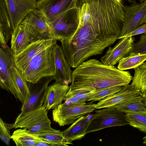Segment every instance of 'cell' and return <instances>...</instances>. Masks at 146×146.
Listing matches in <instances>:
<instances>
[{
    "label": "cell",
    "instance_id": "1",
    "mask_svg": "<svg viewBox=\"0 0 146 146\" xmlns=\"http://www.w3.org/2000/svg\"><path fill=\"white\" fill-rule=\"evenodd\" d=\"M118 37L107 36L85 23L79 24L72 36L61 41V46L67 62L71 67L76 68L89 58L102 54Z\"/></svg>",
    "mask_w": 146,
    "mask_h": 146
},
{
    "label": "cell",
    "instance_id": "2",
    "mask_svg": "<svg viewBox=\"0 0 146 146\" xmlns=\"http://www.w3.org/2000/svg\"><path fill=\"white\" fill-rule=\"evenodd\" d=\"M79 24L88 23L108 36H119L124 21V6L115 0H81Z\"/></svg>",
    "mask_w": 146,
    "mask_h": 146
},
{
    "label": "cell",
    "instance_id": "3",
    "mask_svg": "<svg viewBox=\"0 0 146 146\" xmlns=\"http://www.w3.org/2000/svg\"><path fill=\"white\" fill-rule=\"evenodd\" d=\"M132 78L129 71L106 65L96 59H91L83 62L72 71L69 90L124 86L129 84Z\"/></svg>",
    "mask_w": 146,
    "mask_h": 146
},
{
    "label": "cell",
    "instance_id": "4",
    "mask_svg": "<svg viewBox=\"0 0 146 146\" xmlns=\"http://www.w3.org/2000/svg\"><path fill=\"white\" fill-rule=\"evenodd\" d=\"M55 44L36 55L21 70L27 82L35 83L43 78L54 76L55 66L53 48Z\"/></svg>",
    "mask_w": 146,
    "mask_h": 146
},
{
    "label": "cell",
    "instance_id": "5",
    "mask_svg": "<svg viewBox=\"0 0 146 146\" xmlns=\"http://www.w3.org/2000/svg\"><path fill=\"white\" fill-rule=\"evenodd\" d=\"M128 125L125 113L114 107L104 108L96 111L92 115L86 132L87 134L109 127Z\"/></svg>",
    "mask_w": 146,
    "mask_h": 146
},
{
    "label": "cell",
    "instance_id": "6",
    "mask_svg": "<svg viewBox=\"0 0 146 146\" xmlns=\"http://www.w3.org/2000/svg\"><path fill=\"white\" fill-rule=\"evenodd\" d=\"M79 6L66 10L53 22L48 24L51 38L61 42L74 35L79 25Z\"/></svg>",
    "mask_w": 146,
    "mask_h": 146
},
{
    "label": "cell",
    "instance_id": "7",
    "mask_svg": "<svg viewBox=\"0 0 146 146\" xmlns=\"http://www.w3.org/2000/svg\"><path fill=\"white\" fill-rule=\"evenodd\" d=\"M51 124L48 110L42 106L24 113H20L15 119L13 128H25L29 133H33L52 129Z\"/></svg>",
    "mask_w": 146,
    "mask_h": 146
},
{
    "label": "cell",
    "instance_id": "8",
    "mask_svg": "<svg viewBox=\"0 0 146 146\" xmlns=\"http://www.w3.org/2000/svg\"><path fill=\"white\" fill-rule=\"evenodd\" d=\"M80 105L59 104L52 110L53 121L60 126L72 124L80 117L89 114L95 109L96 104L92 103Z\"/></svg>",
    "mask_w": 146,
    "mask_h": 146
},
{
    "label": "cell",
    "instance_id": "9",
    "mask_svg": "<svg viewBox=\"0 0 146 146\" xmlns=\"http://www.w3.org/2000/svg\"><path fill=\"white\" fill-rule=\"evenodd\" d=\"M123 25L117 38L120 39L132 32L146 21V0L141 3L124 6Z\"/></svg>",
    "mask_w": 146,
    "mask_h": 146
},
{
    "label": "cell",
    "instance_id": "10",
    "mask_svg": "<svg viewBox=\"0 0 146 146\" xmlns=\"http://www.w3.org/2000/svg\"><path fill=\"white\" fill-rule=\"evenodd\" d=\"M39 39L35 29L22 22L14 30L11 42V49L14 55L18 54L33 42Z\"/></svg>",
    "mask_w": 146,
    "mask_h": 146
},
{
    "label": "cell",
    "instance_id": "11",
    "mask_svg": "<svg viewBox=\"0 0 146 146\" xmlns=\"http://www.w3.org/2000/svg\"><path fill=\"white\" fill-rule=\"evenodd\" d=\"M53 80V76H48L42 78L36 83L27 82L30 96L27 102L22 105L21 113H24L42 106L48 85Z\"/></svg>",
    "mask_w": 146,
    "mask_h": 146
},
{
    "label": "cell",
    "instance_id": "12",
    "mask_svg": "<svg viewBox=\"0 0 146 146\" xmlns=\"http://www.w3.org/2000/svg\"><path fill=\"white\" fill-rule=\"evenodd\" d=\"M78 1L79 0H38L37 9L40 11L49 24L66 10L77 7Z\"/></svg>",
    "mask_w": 146,
    "mask_h": 146
},
{
    "label": "cell",
    "instance_id": "13",
    "mask_svg": "<svg viewBox=\"0 0 146 146\" xmlns=\"http://www.w3.org/2000/svg\"><path fill=\"white\" fill-rule=\"evenodd\" d=\"M13 30L29 13L37 9V0H4Z\"/></svg>",
    "mask_w": 146,
    "mask_h": 146
},
{
    "label": "cell",
    "instance_id": "14",
    "mask_svg": "<svg viewBox=\"0 0 146 146\" xmlns=\"http://www.w3.org/2000/svg\"><path fill=\"white\" fill-rule=\"evenodd\" d=\"M120 39L113 48L109 46L105 54L100 58L101 61L104 64L114 66L130 52L135 40L134 37L125 36Z\"/></svg>",
    "mask_w": 146,
    "mask_h": 146
},
{
    "label": "cell",
    "instance_id": "15",
    "mask_svg": "<svg viewBox=\"0 0 146 146\" xmlns=\"http://www.w3.org/2000/svg\"><path fill=\"white\" fill-rule=\"evenodd\" d=\"M57 40L51 38L38 40L30 44L25 49L17 55H14L16 66L20 70L36 55L52 45L57 43Z\"/></svg>",
    "mask_w": 146,
    "mask_h": 146
},
{
    "label": "cell",
    "instance_id": "16",
    "mask_svg": "<svg viewBox=\"0 0 146 146\" xmlns=\"http://www.w3.org/2000/svg\"><path fill=\"white\" fill-rule=\"evenodd\" d=\"M55 72L53 76L56 83L68 85L72 82V71L66 61L61 46L56 43L54 46Z\"/></svg>",
    "mask_w": 146,
    "mask_h": 146
},
{
    "label": "cell",
    "instance_id": "17",
    "mask_svg": "<svg viewBox=\"0 0 146 146\" xmlns=\"http://www.w3.org/2000/svg\"><path fill=\"white\" fill-rule=\"evenodd\" d=\"M141 92L132 84L123 86L119 92L100 101L95 106V109L113 107L141 96Z\"/></svg>",
    "mask_w": 146,
    "mask_h": 146
},
{
    "label": "cell",
    "instance_id": "18",
    "mask_svg": "<svg viewBox=\"0 0 146 146\" xmlns=\"http://www.w3.org/2000/svg\"><path fill=\"white\" fill-rule=\"evenodd\" d=\"M14 54L7 45L0 49V85L1 88L10 92L16 98L9 69L14 61Z\"/></svg>",
    "mask_w": 146,
    "mask_h": 146
},
{
    "label": "cell",
    "instance_id": "19",
    "mask_svg": "<svg viewBox=\"0 0 146 146\" xmlns=\"http://www.w3.org/2000/svg\"><path fill=\"white\" fill-rule=\"evenodd\" d=\"M9 71L16 98L23 105L27 102L30 96L27 82L21 71L16 66L14 61L11 64Z\"/></svg>",
    "mask_w": 146,
    "mask_h": 146
},
{
    "label": "cell",
    "instance_id": "20",
    "mask_svg": "<svg viewBox=\"0 0 146 146\" xmlns=\"http://www.w3.org/2000/svg\"><path fill=\"white\" fill-rule=\"evenodd\" d=\"M92 116L88 114L80 117L68 128L62 131L65 140L68 145L72 144L73 141L80 139L86 134V130Z\"/></svg>",
    "mask_w": 146,
    "mask_h": 146
},
{
    "label": "cell",
    "instance_id": "21",
    "mask_svg": "<svg viewBox=\"0 0 146 146\" xmlns=\"http://www.w3.org/2000/svg\"><path fill=\"white\" fill-rule=\"evenodd\" d=\"M69 89L68 85L55 82L48 86L42 106L48 110L62 104Z\"/></svg>",
    "mask_w": 146,
    "mask_h": 146
},
{
    "label": "cell",
    "instance_id": "22",
    "mask_svg": "<svg viewBox=\"0 0 146 146\" xmlns=\"http://www.w3.org/2000/svg\"><path fill=\"white\" fill-rule=\"evenodd\" d=\"M22 22L28 24L35 29L38 34L40 40L51 38L48 23L39 10L37 9L29 13Z\"/></svg>",
    "mask_w": 146,
    "mask_h": 146
},
{
    "label": "cell",
    "instance_id": "23",
    "mask_svg": "<svg viewBox=\"0 0 146 146\" xmlns=\"http://www.w3.org/2000/svg\"><path fill=\"white\" fill-rule=\"evenodd\" d=\"M17 146H52L49 142L29 133L25 128L17 129L11 137Z\"/></svg>",
    "mask_w": 146,
    "mask_h": 146
},
{
    "label": "cell",
    "instance_id": "24",
    "mask_svg": "<svg viewBox=\"0 0 146 146\" xmlns=\"http://www.w3.org/2000/svg\"><path fill=\"white\" fill-rule=\"evenodd\" d=\"M14 30L4 0H0V45L4 48L11 38Z\"/></svg>",
    "mask_w": 146,
    "mask_h": 146
},
{
    "label": "cell",
    "instance_id": "25",
    "mask_svg": "<svg viewBox=\"0 0 146 146\" xmlns=\"http://www.w3.org/2000/svg\"><path fill=\"white\" fill-rule=\"evenodd\" d=\"M31 134L50 143L52 146H68V145L65 140L62 131L60 130L52 128L41 130Z\"/></svg>",
    "mask_w": 146,
    "mask_h": 146
},
{
    "label": "cell",
    "instance_id": "26",
    "mask_svg": "<svg viewBox=\"0 0 146 146\" xmlns=\"http://www.w3.org/2000/svg\"><path fill=\"white\" fill-rule=\"evenodd\" d=\"M146 60V53L130 52L118 62L117 68L122 70L135 68L142 64Z\"/></svg>",
    "mask_w": 146,
    "mask_h": 146
},
{
    "label": "cell",
    "instance_id": "27",
    "mask_svg": "<svg viewBox=\"0 0 146 146\" xmlns=\"http://www.w3.org/2000/svg\"><path fill=\"white\" fill-rule=\"evenodd\" d=\"M113 107L116 108L119 111L125 113L139 112L146 113V108L141 96Z\"/></svg>",
    "mask_w": 146,
    "mask_h": 146
},
{
    "label": "cell",
    "instance_id": "28",
    "mask_svg": "<svg viewBox=\"0 0 146 146\" xmlns=\"http://www.w3.org/2000/svg\"><path fill=\"white\" fill-rule=\"evenodd\" d=\"M125 114L129 125L146 133V113L131 112Z\"/></svg>",
    "mask_w": 146,
    "mask_h": 146
},
{
    "label": "cell",
    "instance_id": "29",
    "mask_svg": "<svg viewBox=\"0 0 146 146\" xmlns=\"http://www.w3.org/2000/svg\"><path fill=\"white\" fill-rule=\"evenodd\" d=\"M134 69V74L131 84L143 93L146 89V62Z\"/></svg>",
    "mask_w": 146,
    "mask_h": 146
},
{
    "label": "cell",
    "instance_id": "30",
    "mask_svg": "<svg viewBox=\"0 0 146 146\" xmlns=\"http://www.w3.org/2000/svg\"><path fill=\"white\" fill-rule=\"evenodd\" d=\"M123 87L114 86L96 89L94 93L88 98L87 101H100L118 92Z\"/></svg>",
    "mask_w": 146,
    "mask_h": 146
},
{
    "label": "cell",
    "instance_id": "31",
    "mask_svg": "<svg viewBox=\"0 0 146 146\" xmlns=\"http://www.w3.org/2000/svg\"><path fill=\"white\" fill-rule=\"evenodd\" d=\"M96 89L89 88L68 90L66 94L75 96L87 101L88 98L94 93Z\"/></svg>",
    "mask_w": 146,
    "mask_h": 146
},
{
    "label": "cell",
    "instance_id": "32",
    "mask_svg": "<svg viewBox=\"0 0 146 146\" xmlns=\"http://www.w3.org/2000/svg\"><path fill=\"white\" fill-rule=\"evenodd\" d=\"M130 52L146 53V34L141 35L139 40L134 43Z\"/></svg>",
    "mask_w": 146,
    "mask_h": 146
},
{
    "label": "cell",
    "instance_id": "33",
    "mask_svg": "<svg viewBox=\"0 0 146 146\" xmlns=\"http://www.w3.org/2000/svg\"><path fill=\"white\" fill-rule=\"evenodd\" d=\"M9 129L5 125L1 118L0 119V137L1 140L6 145H9L11 135Z\"/></svg>",
    "mask_w": 146,
    "mask_h": 146
},
{
    "label": "cell",
    "instance_id": "34",
    "mask_svg": "<svg viewBox=\"0 0 146 146\" xmlns=\"http://www.w3.org/2000/svg\"><path fill=\"white\" fill-rule=\"evenodd\" d=\"M64 103L69 105H80L86 104V100L75 96L66 94L64 99Z\"/></svg>",
    "mask_w": 146,
    "mask_h": 146
},
{
    "label": "cell",
    "instance_id": "35",
    "mask_svg": "<svg viewBox=\"0 0 146 146\" xmlns=\"http://www.w3.org/2000/svg\"><path fill=\"white\" fill-rule=\"evenodd\" d=\"M143 34H146V23L141 25L135 30L125 35L123 37L133 36Z\"/></svg>",
    "mask_w": 146,
    "mask_h": 146
},
{
    "label": "cell",
    "instance_id": "36",
    "mask_svg": "<svg viewBox=\"0 0 146 146\" xmlns=\"http://www.w3.org/2000/svg\"><path fill=\"white\" fill-rule=\"evenodd\" d=\"M141 96L142 97L144 104L146 108V89L143 92L141 93Z\"/></svg>",
    "mask_w": 146,
    "mask_h": 146
},
{
    "label": "cell",
    "instance_id": "37",
    "mask_svg": "<svg viewBox=\"0 0 146 146\" xmlns=\"http://www.w3.org/2000/svg\"><path fill=\"white\" fill-rule=\"evenodd\" d=\"M143 143L146 144V136L143 138Z\"/></svg>",
    "mask_w": 146,
    "mask_h": 146
},
{
    "label": "cell",
    "instance_id": "38",
    "mask_svg": "<svg viewBox=\"0 0 146 146\" xmlns=\"http://www.w3.org/2000/svg\"><path fill=\"white\" fill-rule=\"evenodd\" d=\"M119 2H121V1L123 0H115Z\"/></svg>",
    "mask_w": 146,
    "mask_h": 146
},
{
    "label": "cell",
    "instance_id": "39",
    "mask_svg": "<svg viewBox=\"0 0 146 146\" xmlns=\"http://www.w3.org/2000/svg\"><path fill=\"white\" fill-rule=\"evenodd\" d=\"M142 0L143 1H146V0Z\"/></svg>",
    "mask_w": 146,
    "mask_h": 146
},
{
    "label": "cell",
    "instance_id": "40",
    "mask_svg": "<svg viewBox=\"0 0 146 146\" xmlns=\"http://www.w3.org/2000/svg\"><path fill=\"white\" fill-rule=\"evenodd\" d=\"M145 23H146V21H145Z\"/></svg>",
    "mask_w": 146,
    "mask_h": 146
}]
</instances>
